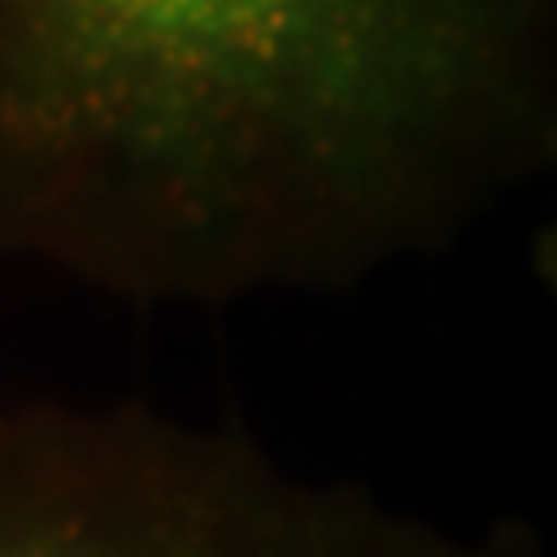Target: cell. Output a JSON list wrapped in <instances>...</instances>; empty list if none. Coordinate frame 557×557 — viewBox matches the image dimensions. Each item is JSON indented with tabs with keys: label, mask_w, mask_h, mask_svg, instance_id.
<instances>
[{
	"label": "cell",
	"mask_w": 557,
	"mask_h": 557,
	"mask_svg": "<svg viewBox=\"0 0 557 557\" xmlns=\"http://www.w3.org/2000/svg\"><path fill=\"white\" fill-rule=\"evenodd\" d=\"M0 557H541V541L298 475L244 425L29 397L0 400Z\"/></svg>",
	"instance_id": "cell-2"
},
{
	"label": "cell",
	"mask_w": 557,
	"mask_h": 557,
	"mask_svg": "<svg viewBox=\"0 0 557 557\" xmlns=\"http://www.w3.org/2000/svg\"><path fill=\"white\" fill-rule=\"evenodd\" d=\"M557 165V0H0V260L351 294Z\"/></svg>",
	"instance_id": "cell-1"
}]
</instances>
